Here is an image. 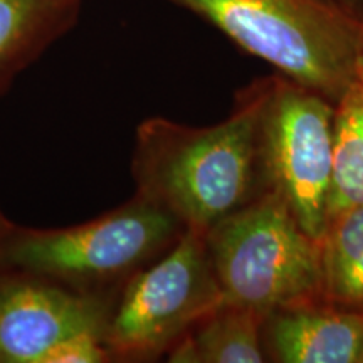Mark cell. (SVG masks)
<instances>
[{
    "label": "cell",
    "mask_w": 363,
    "mask_h": 363,
    "mask_svg": "<svg viewBox=\"0 0 363 363\" xmlns=\"http://www.w3.org/2000/svg\"><path fill=\"white\" fill-rule=\"evenodd\" d=\"M362 21H363V16H362ZM362 51H363V27H362Z\"/></svg>",
    "instance_id": "e0dca14e"
},
{
    "label": "cell",
    "mask_w": 363,
    "mask_h": 363,
    "mask_svg": "<svg viewBox=\"0 0 363 363\" xmlns=\"http://www.w3.org/2000/svg\"><path fill=\"white\" fill-rule=\"evenodd\" d=\"M274 67L337 101L357 78L360 13L333 0H169Z\"/></svg>",
    "instance_id": "3957f363"
},
{
    "label": "cell",
    "mask_w": 363,
    "mask_h": 363,
    "mask_svg": "<svg viewBox=\"0 0 363 363\" xmlns=\"http://www.w3.org/2000/svg\"><path fill=\"white\" fill-rule=\"evenodd\" d=\"M184 233L170 212L135 192L128 202L79 225L13 224L0 240V267L111 303L131 276L169 251Z\"/></svg>",
    "instance_id": "7a4b0ae2"
},
{
    "label": "cell",
    "mask_w": 363,
    "mask_h": 363,
    "mask_svg": "<svg viewBox=\"0 0 363 363\" xmlns=\"http://www.w3.org/2000/svg\"><path fill=\"white\" fill-rule=\"evenodd\" d=\"M224 303L201 234L185 230L157 261L126 281L103 330L111 362L167 357L202 318Z\"/></svg>",
    "instance_id": "5b68a950"
},
{
    "label": "cell",
    "mask_w": 363,
    "mask_h": 363,
    "mask_svg": "<svg viewBox=\"0 0 363 363\" xmlns=\"http://www.w3.org/2000/svg\"><path fill=\"white\" fill-rule=\"evenodd\" d=\"M321 269L325 301L363 311V203L328 220Z\"/></svg>",
    "instance_id": "7c38bea8"
},
{
    "label": "cell",
    "mask_w": 363,
    "mask_h": 363,
    "mask_svg": "<svg viewBox=\"0 0 363 363\" xmlns=\"http://www.w3.org/2000/svg\"><path fill=\"white\" fill-rule=\"evenodd\" d=\"M12 225H13V222L9 220L7 217L0 212V240H2L4 235H6L9 230L12 229Z\"/></svg>",
    "instance_id": "9a60e30c"
},
{
    "label": "cell",
    "mask_w": 363,
    "mask_h": 363,
    "mask_svg": "<svg viewBox=\"0 0 363 363\" xmlns=\"http://www.w3.org/2000/svg\"><path fill=\"white\" fill-rule=\"evenodd\" d=\"M358 72L363 76V51L360 52V59H358Z\"/></svg>",
    "instance_id": "2e32d148"
},
{
    "label": "cell",
    "mask_w": 363,
    "mask_h": 363,
    "mask_svg": "<svg viewBox=\"0 0 363 363\" xmlns=\"http://www.w3.org/2000/svg\"><path fill=\"white\" fill-rule=\"evenodd\" d=\"M264 96L262 78L240 91L234 111L217 125L160 116L140 123L131 157L135 192L201 235L256 199L266 190L259 152Z\"/></svg>",
    "instance_id": "6da1fadb"
},
{
    "label": "cell",
    "mask_w": 363,
    "mask_h": 363,
    "mask_svg": "<svg viewBox=\"0 0 363 363\" xmlns=\"http://www.w3.org/2000/svg\"><path fill=\"white\" fill-rule=\"evenodd\" d=\"M203 239L224 303L267 316L323 299L321 242L303 230L274 190L266 189Z\"/></svg>",
    "instance_id": "277c9868"
},
{
    "label": "cell",
    "mask_w": 363,
    "mask_h": 363,
    "mask_svg": "<svg viewBox=\"0 0 363 363\" xmlns=\"http://www.w3.org/2000/svg\"><path fill=\"white\" fill-rule=\"evenodd\" d=\"M111 303L0 267V363H44L57 345L101 333Z\"/></svg>",
    "instance_id": "52a82bcc"
},
{
    "label": "cell",
    "mask_w": 363,
    "mask_h": 363,
    "mask_svg": "<svg viewBox=\"0 0 363 363\" xmlns=\"http://www.w3.org/2000/svg\"><path fill=\"white\" fill-rule=\"evenodd\" d=\"M335 103L283 74L266 78L259 152L266 189L274 190L311 239L328 225Z\"/></svg>",
    "instance_id": "8992f818"
},
{
    "label": "cell",
    "mask_w": 363,
    "mask_h": 363,
    "mask_svg": "<svg viewBox=\"0 0 363 363\" xmlns=\"http://www.w3.org/2000/svg\"><path fill=\"white\" fill-rule=\"evenodd\" d=\"M363 203V76L335 101L333 170L328 202L331 217Z\"/></svg>",
    "instance_id": "8fae6325"
},
{
    "label": "cell",
    "mask_w": 363,
    "mask_h": 363,
    "mask_svg": "<svg viewBox=\"0 0 363 363\" xmlns=\"http://www.w3.org/2000/svg\"><path fill=\"white\" fill-rule=\"evenodd\" d=\"M333 2H337V4H340V6L350 9V11L360 13V16H362L360 7L363 6V0H333Z\"/></svg>",
    "instance_id": "5bb4252c"
},
{
    "label": "cell",
    "mask_w": 363,
    "mask_h": 363,
    "mask_svg": "<svg viewBox=\"0 0 363 363\" xmlns=\"http://www.w3.org/2000/svg\"><path fill=\"white\" fill-rule=\"evenodd\" d=\"M262 347L279 363H363V311L325 299L279 308L264 318Z\"/></svg>",
    "instance_id": "ba28073f"
},
{
    "label": "cell",
    "mask_w": 363,
    "mask_h": 363,
    "mask_svg": "<svg viewBox=\"0 0 363 363\" xmlns=\"http://www.w3.org/2000/svg\"><path fill=\"white\" fill-rule=\"evenodd\" d=\"M111 362L101 333L86 331L72 337L45 357L44 363H104Z\"/></svg>",
    "instance_id": "4fadbf2b"
},
{
    "label": "cell",
    "mask_w": 363,
    "mask_h": 363,
    "mask_svg": "<svg viewBox=\"0 0 363 363\" xmlns=\"http://www.w3.org/2000/svg\"><path fill=\"white\" fill-rule=\"evenodd\" d=\"M261 313L222 303L167 353L174 363H262Z\"/></svg>",
    "instance_id": "30bf717a"
},
{
    "label": "cell",
    "mask_w": 363,
    "mask_h": 363,
    "mask_svg": "<svg viewBox=\"0 0 363 363\" xmlns=\"http://www.w3.org/2000/svg\"><path fill=\"white\" fill-rule=\"evenodd\" d=\"M81 0H0V93L78 19Z\"/></svg>",
    "instance_id": "9c48e42d"
}]
</instances>
